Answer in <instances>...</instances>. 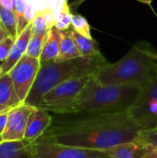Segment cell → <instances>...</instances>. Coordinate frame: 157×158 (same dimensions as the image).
Instances as JSON below:
<instances>
[{
  "label": "cell",
  "mask_w": 157,
  "mask_h": 158,
  "mask_svg": "<svg viewBox=\"0 0 157 158\" xmlns=\"http://www.w3.org/2000/svg\"><path fill=\"white\" fill-rule=\"evenodd\" d=\"M77 116L53 120L52 125L40 139L105 152L115 145L138 140L143 130L128 111Z\"/></svg>",
  "instance_id": "cell-1"
},
{
  "label": "cell",
  "mask_w": 157,
  "mask_h": 158,
  "mask_svg": "<svg viewBox=\"0 0 157 158\" xmlns=\"http://www.w3.org/2000/svg\"><path fill=\"white\" fill-rule=\"evenodd\" d=\"M108 64L109 62L101 53L63 62L55 60L43 62L24 104L39 107L43 98L60 83L73 78L93 75Z\"/></svg>",
  "instance_id": "cell-2"
},
{
  "label": "cell",
  "mask_w": 157,
  "mask_h": 158,
  "mask_svg": "<svg viewBox=\"0 0 157 158\" xmlns=\"http://www.w3.org/2000/svg\"><path fill=\"white\" fill-rule=\"evenodd\" d=\"M157 52L145 41L137 43L119 61L108 64L94 74L104 85H132L143 87L154 76Z\"/></svg>",
  "instance_id": "cell-3"
},
{
  "label": "cell",
  "mask_w": 157,
  "mask_h": 158,
  "mask_svg": "<svg viewBox=\"0 0 157 158\" xmlns=\"http://www.w3.org/2000/svg\"><path fill=\"white\" fill-rule=\"evenodd\" d=\"M141 92L132 85H104L94 74L77 98L73 115L113 114L128 111Z\"/></svg>",
  "instance_id": "cell-4"
},
{
  "label": "cell",
  "mask_w": 157,
  "mask_h": 158,
  "mask_svg": "<svg viewBox=\"0 0 157 158\" xmlns=\"http://www.w3.org/2000/svg\"><path fill=\"white\" fill-rule=\"evenodd\" d=\"M92 76L73 78L60 83L43 98L39 107L57 115H73L77 98Z\"/></svg>",
  "instance_id": "cell-5"
},
{
  "label": "cell",
  "mask_w": 157,
  "mask_h": 158,
  "mask_svg": "<svg viewBox=\"0 0 157 158\" xmlns=\"http://www.w3.org/2000/svg\"><path fill=\"white\" fill-rule=\"evenodd\" d=\"M128 112L143 130L157 128V67Z\"/></svg>",
  "instance_id": "cell-6"
},
{
  "label": "cell",
  "mask_w": 157,
  "mask_h": 158,
  "mask_svg": "<svg viewBox=\"0 0 157 158\" xmlns=\"http://www.w3.org/2000/svg\"><path fill=\"white\" fill-rule=\"evenodd\" d=\"M34 158H110L104 151L65 145L39 139L31 144Z\"/></svg>",
  "instance_id": "cell-7"
},
{
  "label": "cell",
  "mask_w": 157,
  "mask_h": 158,
  "mask_svg": "<svg viewBox=\"0 0 157 158\" xmlns=\"http://www.w3.org/2000/svg\"><path fill=\"white\" fill-rule=\"evenodd\" d=\"M40 65L39 59L32 58L25 54L8 72L21 104L24 103L34 83Z\"/></svg>",
  "instance_id": "cell-8"
},
{
  "label": "cell",
  "mask_w": 157,
  "mask_h": 158,
  "mask_svg": "<svg viewBox=\"0 0 157 158\" xmlns=\"http://www.w3.org/2000/svg\"><path fill=\"white\" fill-rule=\"evenodd\" d=\"M35 106L19 104L12 107L7 113L6 127L2 134L3 141H21L24 139L29 118Z\"/></svg>",
  "instance_id": "cell-9"
},
{
  "label": "cell",
  "mask_w": 157,
  "mask_h": 158,
  "mask_svg": "<svg viewBox=\"0 0 157 158\" xmlns=\"http://www.w3.org/2000/svg\"><path fill=\"white\" fill-rule=\"evenodd\" d=\"M53 120V117L49 111L42 107H35L29 118L23 140L33 143L46 132L52 125Z\"/></svg>",
  "instance_id": "cell-10"
},
{
  "label": "cell",
  "mask_w": 157,
  "mask_h": 158,
  "mask_svg": "<svg viewBox=\"0 0 157 158\" xmlns=\"http://www.w3.org/2000/svg\"><path fill=\"white\" fill-rule=\"evenodd\" d=\"M32 36V23H29L16 39L7 58L0 64V77L7 74L19 59L26 54L29 42Z\"/></svg>",
  "instance_id": "cell-11"
},
{
  "label": "cell",
  "mask_w": 157,
  "mask_h": 158,
  "mask_svg": "<svg viewBox=\"0 0 157 158\" xmlns=\"http://www.w3.org/2000/svg\"><path fill=\"white\" fill-rule=\"evenodd\" d=\"M31 144L24 140L0 143V158H34Z\"/></svg>",
  "instance_id": "cell-12"
},
{
  "label": "cell",
  "mask_w": 157,
  "mask_h": 158,
  "mask_svg": "<svg viewBox=\"0 0 157 158\" xmlns=\"http://www.w3.org/2000/svg\"><path fill=\"white\" fill-rule=\"evenodd\" d=\"M144 143L139 139L115 145L105 151L110 158H143Z\"/></svg>",
  "instance_id": "cell-13"
},
{
  "label": "cell",
  "mask_w": 157,
  "mask_h": 158,
  "mask_svg": "<svg viewBox=\"0 0 157 158\" xmlns=\"http://www.w3.org/2000/svg\"><path fill=\"white\" fill-rule=\"evenodd\" d=\"M61 38H62V31L56 29L55 26L48 31L47 37L45 39L43 51L39 59L40 63L56 60L59 53Z\"/></svg>",
  "instance_id": "cell-14"
},
{
  "label": "cell",
  "mask_w": 157,
  "mask_h": 158,
  "mask_svg": "<svg viewBox=\"0 0 157 158\" xmlns=\"http://www.w3.org/2000/svg\"><path fill=\"white\" fill-rule=\"evenodd\" d=\"M62 31V38L60 43V48L57 57L56 58V62H63L71 59H75L82 56L79 51V48L73 40L69 29Z\"/></svg>",
  "instance_id": "cell-15"
},
{
  "label": "cell",
  "mask_w": 157,
  "mask_h": 158,
  "mask_svg": "<svg viewBox=\"0 0 157 158\" xmlns=\"http://www.w3.org/2000/svg\"><path fill=\"white\" fill-rule=\"evenodd\" d=\"M20 103L10 75L7 73L0 77V105L14 107Z\"/></svg>",
  "instance_id": "cell-16"
},
{
  "label": "cell",
  "mask_w": 157,
  "mask_h": 158,
  "mask_svg": "<svg viewBox=\"0 0 157 158\" xmlns=\"http://www.w3.org/2000/svg\"><path fill=\"white\" fill-rule=\"evenodd\" d=\"M71 36L73 40L75 41L80 53L82 56H95L100 54L98 44L95 40H93L92 37H86L82 34H80L75 30H73L71 27L69 28Z\"/></svg>",
  "instance_id": "cell-17"
},
{
  "label": "cell",
  "mask_w": 157,
  "mask_h": 158,
  "mask_svg": "<svg viewBox=\"0 0 157 158\" xmlns=\"http://www.w3.org/2000/svg\"><path fill=\"white\" fill-rule=\"evenodd\" d=\"M0 24L9 36L13 37L14 39L18 38L17 17L15 10L0 6Z\"/></svg>",
  "instance_id": "cell-18"
},
{
  "label": "cell",
  "mask_w": 157,
  "mask_h": 158,
  "mask_svg": "<svg viewBox=\"0 0 157 158\" xmlns=\"http://www.w3.org/2000/svg\"><path fill=\"white\" fill-rule=\"evenodd\" d=\"M47 33L41 34V35H33L32 34V36L29 42L28 47H27V51H26L27 56H29L32 58L40 59L45 39L47 37Z\"/></svg>",
  "instance_id": "cell-19"
},
{
  "label": "cell",
  "mask_w": 157,
  "mask_h": 158,
  "mask_svg": "<svg viewBox=\"0 0 157 158\" xmlns=\"http://www.w3.org/2000/svg\"><path fill=\"white\" fill-rule=\"evenodd\" d=\"M71 28L75 30L80 34H82L86 37L91 38V26L87 19L79 14H73L72 16V22H71Z\"/></svg>",
  "instance_id": "cell-20"
},
{
  "label": "cell",
  "mask_w": 157,
  "mask_h": 158,
  "mask_svg": "<svg viewBox=\"0 0 157 158\" xmlns=\"http://www.w3.org/2000/svg\"><path fill=\"white\" fill-rule=\"evenodd\" d=\"M73 14L69 10V6H66L56 17L55 27L59 31H66L71 27Z\"/></svg>",
  "instance_id": "cell-21"
},
{
  "label": "cell",
  "mask_w": 157,
  "mask_h": 158,
  "mask_svg": "<svg viewBox=\"0 0 157 158\" xmlns=\"http://www.w3.org/2000/svg\"><path fill=\"white\" fill-rule=\"evenodd\" d=\"M26 5V0H16L15 12L17 17V29H18V36L24 31V29L29 24L24 17V8Z\"/></svg>",
  "instance_id": "cell-22"
},
{
  "label": "cell",
  "mask_w": 157,
  "mask_h": 158,
  "mask_svg": "<svg viewBox=\"0 0 157 158\" xmlns=\"http://www.w3.org/2000/svg\"><path fill=\"white\" fill-rule=\"evenodd\" d=\"M31 23H32V34L33 35L45 34L51 29L48 26L47 22L45 21L44 18L41 14H37Z\"/></svg>",
  "instance_id": "cell-23"
},
{
  "label": "cell",
  "mask_w": 157,
  "mask_h": 158,
  "mask_svg": "<svg viewBox=\"0 0 157 158\" xmlns=\"http://www.w3.org/2000/svg\"><path fill=\"white\" fill-rule=\"evenodd\" d=\"M139 140L157 148V131L155 129L142 130L139 135Z\"/></svg>",
  "instance_id": "cell-24"
},
{
  "label": "cell",
  "mask_w": 157,
  "mask_h": 158,
  "mask_svg": "<svg viewBox=\"0 0 157 158\" xmlns=\"http://www.w3.org/2000/svg\"><path fill=\"white\" fill-rule=\"evenodd\" d=\"M15 41L16 39L8 35L0 42V63L4 62L7 58Z\"/></svg>",
  "instance_id": "cell-25"
},
{
  "label": "cell",
  "mask_w": 157,
  "mask_h": 158,
  "mask_svg": "<svg viewBox=\"0 0 157 158\" xmlns=\"http://www.w3.org/2000/svg\"><path fill=\"white\" fill-rule=\"evenodd\" d=\"M37 15V11L33 3V0H26V5L24 8V17L28 23L33 21L34 18Z\"/></svg>",
  "instance_id": "cell-26"
},
{
  "label": "cell",
  "mask_w": 157,
  "mask_h": 158,
  "mask_svg": "<svg viewBox=\"0 0 157 158\" xmlns=\"http://www.w3.org/2000/svg\"><path fill=\"white\" fill-rule=\"evenodd\" d=\"M68 6V0H50L49 9L54 13L56 18Z\"/></svg>",
  "instance_id": "cell-27"
},
{
  "label": "cell",
  "mask_w": 157,
  "mask_h": 158,
  "mask_svg": "<svg viewBox=\"0 0 157 158\" xmlns=\"http://www.w3.org/2000/svg\"><path fill=\"white\" fill-rule=\"evenodd\" d=\"M37 14H40L47 9H49L50 0H33Z\"/></svg>",
  "instance_id": "cell-28"
},
{
  "label": "cell",
  "mask_w": 157,
  "mask_h": 158,
  "mask_svg": "<svg viewBox=\"0 0 157 158\" xmlns=\"http://www.w3.org/2000/svg\"><path fill=\"white\" fill-rule=\"evenodd\" d=\"M143 158H157V148L150 144L144 143V151Z\"/></svg>",
  "instance_id": "cell-29"
},
{
  "label": "cell",
  "mask_w": 157,
  "mask_h": 158,
  "mask_svg": "<svg viewBox=\"0 0 157 158\" xmlns=\"http://www.w3.org/2000/svg\"><path fill=\"white\" fill-rule=\"evenodd\" d=\"M7 112H5L3 114H0V135L2 136L7 123Z\"/></svg>",
  "instance_id": "cell-30"
},
{
  "label": "cell",
  "mask_w": 157,
  "mask_h": 158,
  "mask_svg": "<svg viewBox=\"0 0 157 158\" xmlns=\"http://www.w3.org/2000/svg\"><path fill=\"white\" fill-rule=\"evenodd\" d=\"M0 6L7 9L15 10L16 0H0Z\"/></svg>",
  "instance_id": "cell-31"
},
{
  "label": "cell",
  "mask_w": 157,
  "mask_h": 158,
  "mask_svg": "<svg viewBox=\"0 0 157 158\" xmlns=\"http://www.w3.org/2000/svg\"><path fill=\"white\" fill-rule=\"evenodd\" d=\"M6 36H8V34H7V32L5 31V29L2 27V25L0 24V42L4 39V38H6Z\"/></svg>",
  "instance_id": "cell-32"
},
{
  "label": "cell",
  "mask_w": 157,
  "mask_h": 158,
  "mask_svg": "<svg viewBox=\"0 0 157 158\" xmlns=\"http://www.w3.org/2000/svg\"><path fill=\"white\" fill-rule=\"evenodd\" d=\"M12 107H9V106H3V105H0V114H3L5 112H7L11 109Z\"/></svg>",
  "instance_id": "cell-33"
},
{
  "label": "cell",
  "mask_w": 157,
  "mask_h": 158,
  "mask_svg": "<svg viewBox=\"0 0 157 158\" xmlns=\"http://www.w3.org/2000/svg\"><path fill=\"white\" fill-rule=\"evenodd\" d=\"M137 1H139L141 3H143V4H147L149 6H151L152 5V2H153V0H137Z\"/></svg>",
  "instance_id": "cell-34"
},
{
  "label": "cell",
  "mask_w": 157,
  "mask_h": 158,
  "mask_svg": "<svg viewBox=\"0 0 157 158\" xmlns=\"http://www.w3.org/2000/svg\"><path fill=\"white\" fill-rule=\"evenodd\" d=\"M3 142V138H2V136L0 135V143H2Z\"/></svg>",
  "instance_id": "cell-35"
},
{
  "label": "cell",
  "mask_w": 157,
  "mask_h": 158,
  "mask_svg": "<svg viewBox=\"0 0 157 158\" xmlns=\"http://www.w3.org/2000/svg\"><path fill=\"white\" fill-rule=\"evenodd\" d=\"M155 130H156V131H157V128H155Z\"/></svg>",
  "instance_id": "cell-36"
},
{
  "label": "cell",
  "mask_w": 157,
  "mask_h": 158,
  "mask_svg": "<svg viewBox=\"0 0 157 158\" xmlns=\"http://www.w3.org/2000/svg\"><path fill=\"white\" fill-rule=\"evenodd\" d=\"M0 64H1V63H0Z\"/></svg>",
  "instance_id": "cell-37"
}]
</instances>
